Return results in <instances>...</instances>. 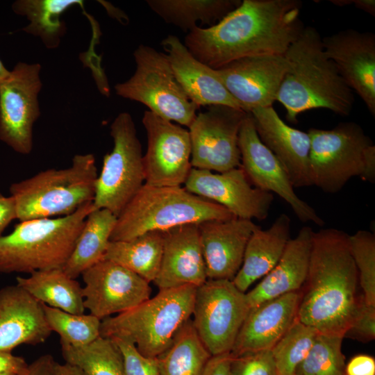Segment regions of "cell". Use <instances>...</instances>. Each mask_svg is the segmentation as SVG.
<instances>
[{"instance_id":"5bb4252c","label":"cell","mask_w":375,"mask_h":375,"mask_svg":"<svg viewBox=\"0 0 375 375\" xmlns=\"http://www.w3.org/2000/svg\"><path fill=\"white\" fill-rule=\"evenodd\" d=\"M142 122L147 136V148L143 155L144 183L182 186L192 168L188 130L149 110L144 111Z\"/></svg>"},{"instance_id":"f546056e","label":"cell","mask_w":375,"mask_h":375,"mask_svg":"<svg viewBox=\"0 0 375 375\" xmlns=\"http://www.w3.org/2000/svg\"><path fill=\"white\" fill-rule=\"evenodd\" d=\"M240 0H147L150 9L166 23L183 31L212 26L236 8Z\"/></svg>"},{"instance_id":"9c48e42d","label":"cell","mask_w":375,"mask_h":375,"mask_svg":"<svg viewBox=\"0 0 375 375\" xmlns=\"http://www.w3.org/2000/svg\"><path fill=\"white\" fill-rule=\"evenodd\" d=\"M308 133L312 185L335 194L352 178H360L365 151L374 143L359 124L345 122L328 130L311 128Z\"/></svg>"},{"instance_id":"b9f144b4","label":"cell","mask_w":375,"mask_h":375,"mask_svg":"<svg viewBox=\"0 0 375 375\" xmlns=\"http://www.w3.org/2000/svg\"><path fill=\"white\" fill-rule=\"evenodd\" d=\"M346 375H375V360L360 354L352 358L345 366Z\"/></svg>"},{"instance_id":"2e32d148","label":"cell","mask_w":375,"mask_h":375,"mask_svg":"<svg viewBox=\"0 0 375 375\" xmlns=\"http://www.w3.org/2000/svg\"><path fill=\"white\" fill-rule=\"evenodd\" d=\"M84 306L102 320L126 312L151 297L150 283L108 259H102L82 273Z\"/></svg>"},{"instance_id":"8d00e7d4","label":"cell","mask_w":375,"mask_h":375,"mask_svg":"<svg viewBox=\"0 0 375 375\" xmlns=\"http://www.w3.org/2000/svg\"><path fill=\"white\" fill-rule=\"evenodd\" d=\"M343 339L340 335L318 333L294 375H346L345 358L342 352Z\"/></svg>"},{"instance_id":"836d02e7","label":"cell","mask_w":375,"mask_h":375,"mask_svg":"<svg viewBox=\"0 0 375 375\" xmlns=\"http://www.w3.org/2000/svg\"><path fill=\"white\" fill-rule=\"evenodd\" d=\"M61 351L65 362L85 375H125L121 352L111 338L99 336L81 347L61 344Z\"/></svg>"},{"instance_id":"7dc6e473","label":"cell","mask_w":375,"mask_h":375,"mask_svg":"<svg viewBox=\"0 0 375 375\" xmlns=\"http://www.w3.org/2000/svg\"><path fill=\"white\" fill-rule=\"evenodd\" d=\"M371 183L375 181V146L369 147L365 153L363 171L360 178Z\"/></svg>"},{"instance_id":"7bdbcfd3","label":"cell","mask_w":375,"mask_h":375,"mask_svg":"<svg viewBox=\"0 0 375 375\" xmlns=\"http://www.w3.org/2000/svg\"><path fill=\"white\" fill-rule=\"evenodd\" d=\"M232 358L231 353L212 356L202 375H231L230 366Z\"/></svg>"},{"instance_id":"5b68a950","label":"cell","mask_w":375,"mask_h":375,"mask_svg":"<svg viewBox=\"0 0 375 375\" xmlns=\"http://www.w3.org/2000/svg\"><path fill=\"white\" fill-rule=\"evenodd\" d=\"M235 217L224 207L182 186L144 184L120 214L110 241L128 240L150 231H165L180 225Z\"/></svg>"},{"instance_id":"7c38bea8","label":"cell","mask_w":375,"mask_h":375,"mask_svg":"<svg viewBox=\"0 0 375 375\" xmlns=\"http://www.w3.org/2000/svg\"><path fill=\"white\" fill-rule=\"evenodd\" d=\"M247 113L215 105L197 114L188 127L192 167L216 172L240 167L239 133Z\"/></svg>"},{"instance_id":"f1b7e54d","label":"cell","mask_w":375,"mask_h":375,"mask_svg":"<svg viewBox=\"0 0 375 375\" xmlns=\"http://www.w3.org/2000/svg\"><path fill=\"white\" fill-rule=\"evenodd\" d=\"M117 217L107 209H93L87 216L73 251L62 270L76 278L105 256Z\"/></svg>"},{"instance_id":"c3c4849f","label":"cell","mask_w":375,"mask_h":375,"mask_svg":"<svg viewBox=\"0 0 375 375\" xmlns=\"http://www.w3.org/2000/svg\"><path fill=\"white\" fill-rule=\"evenodd\" d=\"M49 375H85L77 367L67 362L63 364L54 362Z\"/></svg>"},{"instance_id":"cb8c5ba5","label":"cell","mask_w":375,"mask_h":375,"mask_svg":"<svg viewBox=\"0 0 375 375\" xmlns=\"http://www.w3.org/2000/svg\"><path fill=\"white\" fill-rule=\"evenodd\" d=\"M300 292H292L251 308L246 317L231 353L270 350L297 318Z\"/></svg>"},{"instance_id":"ffe728a7","label":"cell","mask_w":375,"mask_h":375,"mask_svg":"<svg viewBox=\"0 0 375 375\" xmlns=\"http://www.w3.org/2000/svg\"><path fill=\"white\" fill-rule=\"evenodd\" d=\"M249 113L260 140L279 160L294 188L312 185L308 133L285 123L273 106L258 108Z\"/></svg>"},{"instance_id":"8fae6325","label":"cell","mask_w":375,"mask_h":375,"mask_svg":"<svg viewBox=\"0 0 375 375\" xmlns=\"http://www.w3.org/2000/svg\"><path fill=\"white\" fill-rule=\"evenodd\" d=\"M250 309L232 281L207 279L197 288L192 321L211 356L231 353Z\"/></svg>"},{"instance_id":"ba28073f","label":"cell","mask_w":375,"mask_h":375,"mask_svg":"<svg viewBox=\"0 0 375 375\" xmlns=\"http://www.w3.org/2000/svg\"><path fill=\"white\" fill-rule=\"evenodd\" d=\"M133 56L135 73L126 81L115 85L116 94L145 105L166 120L189 127L199 107L177 82L166 54L140 44Z\"/></svg>"},{"instance_id":"1f68e13d","label":"cell","mask_w":375,"mask_h":375,"mask_svg":"<svg viewBox=\"0 0 375 375\" xmlns=\"http://www.w3.org/2000/svg\"><path fill=\"white\" fill-rule=\"evenodd\" d=\"M211 356L190 318L177 331L169 347L157 358L160 375H202Z\"/></svg>"},{"instance_id":"484cf974","label":"cell","mask_w":375,"mask_h":375,"mask_svg":"<svg viewBox=\"0 0 375 375\" xmlns=\"http://www.w3.org/2000/svg\"><path fill=\"white\" fill-rule=\"evenodd\" d=\"M314 231L302 227L291 238L275 267L245 293L250 308L285 294L300 291L308 274Z\"/></svg>"},{"instance_id":"74e56055","label":"cell","mask_w":375,"mask_h":375,"mask_svg":"<svg viewBox=\"0 0 375 375\" xmlns=\"http://www.w3.org/2000/svg\"><path fill=\"white\" fill-rule=\"evenodd\" d=\"M348 242L362 295L368 303L375 306V235L359 230L349 235Z\"/></svg>"},{"instance_id":"9a60e30c","label":"cell","mask_w":375,"mask_h":375,"mask_svg":"<svg viewBox=\"0 0 375 375\" xmlns=\"http://www.w3.org/2000/svg\"><path fill=\"white\" fill-rule=\"evenodd\" d=\"M238 146L240 167L252 185L278 195L290 205L301 222L324 226V220L315 210L295 193L285 169L260 140L250 113L242 124Z\"/></svg>"},{"instance_id":"816d5d0a","label":"cell","mask_w":375,"mask_h":375,"mask_svg":"<svg viewBox=\"0 0 375 375\" xmlns=\"http://www.w3.org/2000/svg\"><path fill=\"white\" fill-rule=\"evenodd\" d=\"M18 374L14 372H3L0 373V375H17Z\"/></svg>"},{"instance_id":"60d3db41","label":"cell","mask_w":375,"mask_h":375,"mask_svg":"<svg viewBox=\"0 0 375 375\" xmlns=\"http://www.w3.org/2000/svg\"><path fill=\"white\" fill-rule=\"evenodd\" d=\"M345 337L364 342L375 338V306L368 303L363 295L359 297L354 318Z\"/></svg>"},{"instance_id":"f907efd6","label":"cell","mask_w":375,"mask_h":375,"mask_svg":"<svg viewBox=\"0 0 375 375\" xmlns=\"http://www.w3.org/2000/svg\"><path fill=\"white\" fill-rule=\"evenodd\" d=\"M9 72L10 71L6 68L3 63L0 59V81L6 78Z\"/></svg>"},{"instance_id":"f35d334b","label":"cell","mask_w":375,"mask_h":375,"mask_svg":"<svg viewBox=\"0 0 375 375\" xmlns=\"http://www.w3.org/2000/svg\"><path fill=\"white\" fill-rule=\"evenodd\" d=\"M231 375H278L270 350H263L233 356Z\"/></svg>"},{"instance_id":"6da1fadb","label":"cell","mask_w":375,"mask_h":375,"mask_svg":"<svg viewBox=\"0 0 375 375\" xmlns=\"http://www.w3.org/2000/svg\"><path fill=\"white\" fill-rule=\"evenodd\" d=\"M301 5L299 0H243L215 25L188 33L184 44L214 69L246 57L283 56L305 27Z\"/></svg>"},{"instance_id":"603a6c76","label":"cell","mask_w":375,"mask_h":375,"mask_svg":"<svg viewBox=\"0 0 375 375\" xmlns=\"http://www.w3.org/2000/svg\"><path fill=\"white\" fill-rule=\"evenodd\" d=\"M51 332L42 303L17 284L0 289V351L44 343Z\"/></svg>"},{"instance_id":"4dcf8cb0","label":"cell","mask_w":375,"mask_h":375,"mask_svg":"<svg viewBox=\"0 0 375 375\" xmlns=\"http://www.w3.org/2000/svg\"><path fill=\"white\" fill-rule=\"evenodd\" d=\"M163 232L150 231L131 240L110 241L103 259L114 261L149 283L153 282L160 269Z\"/></svg>"},{"instance_id":"d6a6232c","label":"cell","mask_w":375,"mask_h":375,"mask_svg":"<svg viewBox=\"0 0 375 375\" xmlns=\"http://www.w3.org/2000/svg\"><path fill=\"white\" fill-rule=\"evenodd\" d=\"M82 5L76 0H19L13 3V11L26 16L30 22L24 28L26 33L38 36L47 48H56L65 34V26L61 15L69 7Z\"/></svg>"},{"instance_id":"3957f363","label":"cell","mask_w":375,"mask_h":375,"mask_svg":"<svg viewBox=\"0 0 375 375\" xmlns=\"http://www.w3.org/2000/svg\"><path fill=\"white\" fill-rule=\"evenodd\" d=\"M289 63L276 101L286 110L292 123L303 112L317 108L330 110L342 117L353 109L354 95L333 62L326 56L322 38L312 26H305L283 55Z\"/></svg>"},{"instance_id":"7402d4cb","label":"cell","mask_w":375,"mask_h":375,"mask_svg":"<svg viewBox=\"0 0 375 375\" xmlns=\"http://www.w3.org/2000/svg\"><path fill=\"white\" fill-rule=\"evenodd\" d=\"M208 279L232 281L243 260L247 242L259 226L234 217L198 224Z\"/></svg>"},{"instance_id":"4fadbf2b","label":"cell","mask_w":375,"mask_h":375,"mask_svg":"<svg viewBox=\"0 0 375 375\" xmlns=\"http://www.w3.org/2000/svg\"><path fill=\"white\" fill-rule=\"evenodd\" d=\"M38 63H17L0 81V140L21 154L33 149V126L40 116Z\"/></svg>"},{"instance_id":"e0dca14e","label":"cell","mask_w":375,"mask_h":375,"mask_svg":"<svg viewBox=\"0 0 375 375\" xmlns=\"http://www.w3.org/2000/svg\"><path fill=\"white\" fill-rule=\"evenodd\" d=\"M184 188L249 220L265 219L274 201L272 193L252 185L240 167L217 173L192 167Z\"/></svg>"},{"instance_id":"4316f807","label":"cell","mask_w":375,"mask_h":375,"mask_svg":"<svg viewBox=\"0 0 375 375\" xmlns=\"http://www.w3.org/2000/svg\"><path fill=\"white\" fill-rule=\"evenodd\" d=\"M291 219L285 213L278 215L267 229L258 227L251 235L242 265L232 282L242 292L264 277L277 264L291 239Z\"/></svg>"},{"instance_id":"681fc988","label":"cell","mask_w":375,"mask_h":375,"mask_svg":"<svg viewBox=\"0 0 375 375\" xmlns=\"http://www.w3.org/2000/svg\"><path fill=\"white\" fill-rule=\"evenodd\" d=\"M350 4L353 5L356 8L368 13L372 16H375L374 0H350Z\"/></svg>"},{"instance_id":"f6af8a7d","label":"cell","mask_w":375,"mask_h":375,"mask_svg":"<svg viewBox=\"0 0 375 375\" xmlns=\"http://www.w3.org/2000/svg\"><path fill=\"white\" fill-rule=\"evenodd\" d=\"M54 362L51 355H42L17 375H49Z\"/></svg>"},{"instance_id":"ab89813d","label":"cell","mask_w":375,"mask_h":375,"mask_svg":"<svg viewBox=\"0 0 375 375\" xmlns=\"http://www.w3.org/2000/svg\"><path fill=\"white\" fill-rule=\"evenodd\" d=\"M111 339L121 352L125 375H160L157 358L142 355L131 342L119 338Z\"/></svg>"},{"instance_id":"ac0fdd59","label":"cell","mask_w":375,"mask_h":375,"mask_svg":"<svg viewBox=\"0 0 375 375\" xmlns=\"http://www.w3.org/2000/svg\"><path fill=\"white\" fill-rule=\"evenodd\" d=\"M289 63L284 56H258L231 62L216 72L240 108L272 106Z\"/></svg>"},{"instance_id":"bcb514c9","label":"cell","mask_w":375,"mask_h":375,"mask_svg":"<svg viewBox=\"0 0 375 375\" xmlns=\"http://www.w3.org/2000/svg\"><path fill=\"white\" fill-rule=\"evenodd\" d=\"M27 366L28 364L23 358L15 356L11 352L0 351V373L19 374Z\"/></svg>"},{"instance_id":"ee69618b","label":"cell","mask_w":375,"mask_h":375,"mask_svg":"<svg viewBox=\"0 0 375 375\" xmlns=\"http://www.w3.org/2000/svg\"><path fill=\"white\" fill-rule=\"evenodd\" d=\"M15 219H17V211L14 199L0 194V237Z\"/></svg>"},{"instance_id":"8992f818","label":"cell","mask_w":375,"mask_h":375,"mask_svg":"<svg viewBox=\"0 0 375 375\" xmlns=\"http://www.w3.org/2000/svg\"><path fill=\"white\" fill-rule=\"evenodd\" d=\"M197 288L187 285L159 290L133 308L102 319L101 336L127 340L142 355L157 358L191 318Z\"/></svg>"},{"instance_id":"d4e9b609","label":"cell","mask_w":375,"mask_h":375,"mask_svg":"<svg viewBox=\"0 0 375 375\" xmlns=\"http://www.w3.org/2000/svg\"><path fill=\"white\" fill-rule=\"evenodd\" d=\"M161 45L177 82L199 108L223 105L240 108L216 70L194 57L177 36L169 35L162 40Z\"/></svg>"},{"instance_id":"d6986e66","label":"cell","mask_w":375,"mask_h":375,"mask_svg":"<svg viewBox=\"0 0 375 375\" xmlns=\"http://www.w3.org/2000/svg\"><path fill=\"white\" fill-rule=\"evenodd\" d=\"M324 53L345 83L375 115V35L346 29L322 38Z\"/></svg>"},{"instance_id":"52a82bcc","label":"cell","mask_w":375,"mask_h":375,"mask_svg":"<svg viewBox=\"0 0 375 375\" xmlns=\"http://www.w3.org/2000/svg\"><path fill=\"white\" fill-rule=\"evenodd\" d=\"M97 176L94 155L77 154L69 167L48 169L12 183L10 192L17 219L23 222L74 213L83 204L93 202Z\"/></svg>"},{"instance_id":"83f0119b","label":"cell","mask_w":375,"mask_h":375,"mask_svg":"<svg viewBox=\"0 0 375 375\" xmlns=\"http://www.w3.org/2000/svg\"><path fill=\"white\" fill-rule=\"evenodd\" d=\"M16 281L18 286L49 307L84 313L83 288L61 268L35 271L28 277H17Z\"/></svg>"},{"instance_id":"30bf717a","label":"cell","mask_w":375,"mask_h":375,"mask_svg":"<svg viewBox=\"0 0 375 375\" xmlns=\"http://www.w3.org/2000/svg\"><path fill=\"white\" fill-rule=\"evenodd\" d=\"M112 150L106 153L96 182L94 209L117 217L144 184L143 154L134 122L121 112L110 126Z\"/></svg>"},{"instance_id":"e575fe53","label":"cell","mask_w":375,"mask_h":375,"mask_svg":"<svg viewBox=\"0 0 375 375\" xmlns=\"http://www.w3.org/2000/svg\"><path fill=\"white\" fill-rule=\"evenodd\" d=\"M43 308L47 322L59 335L61 344L84 346L101 336V320L91 314L69 313L44 303Z\"/></svg>"},{"instance_id":"d590c367","label":"cell","mask_w":375,"mask_h":375,"mask_svg":"<svg viewBox=\"0 0 375 375\" xmlns=\"http://www.w3.org/2000/svg\"><path fill=\"white\" fill-rule=\"evenodd\" d=\"M318 332L295 319L271 349L278 375H294L299 365L310 351Z\"/></svg>"},{"instance_id":"44dd1931","label":"cell","mask_w":375,"mask_h":375,"mask_svg":"<svg viewBox=\"0 0 375 375\" xmlns=\"http://www.w3.org/2000/svg\"><path fill=\"white\" fill-rule=\"evenodd\" d=\"M160 267L153 283L159 290L190 285L208 279L198 224H188L163 231Z\"/></svg>"},{"instance_id":"277c9868","label":"cell","mask_w":375,"mask_h":375,"mask_svg":"<svg viewBox=\"0 0 375 375\" xmlns=\"http://www.w3.org/2000/svg\"><path fill=\"white\" fill-rule=\"evenodd\" d=\"M93 209L88 202L69 215L20 222L0 237V273L62 269Z\"/></svg>"},{"instance_id":"7a4b0ae2","label":"cell","mask_w":375,"mask_h":375,"mask_svg":"<svg viewBox=\"0 0 375 375\" xmlns=\"http://www.w3.org/2000/svg\"><path fill=\"white\" fill-rule=\"evenodd\" d=\"M348 237L333 228L313 232L297 318L321 334L344 337L356 312L358 275Z\"/></svg>"}]
</instances>
